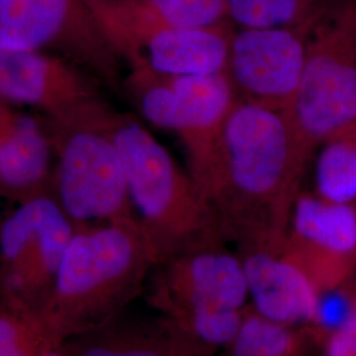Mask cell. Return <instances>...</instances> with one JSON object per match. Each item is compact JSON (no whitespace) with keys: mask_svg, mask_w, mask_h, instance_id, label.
Wrapping results in <instances>:
<instances>
[{"mask_svg":"<svg viewBox=\"0 0 356 356\" xmlns=\"http://www.w3.org/2000/svg\"><path fill=\"white\" fill-rule=\"evenodd\" d=\"M304 177L284 114L238 102L222 129L214 164L197 186L223 239L241 252L282 247Z\"/></svg>","mask_w":356,"mask_h":356,"instance_id":"1","label":"cell"},{"mask_svg":"<svg viewBox=\"0 0 356 356\" xmlns=\"http://www.w3.org/2000/svg\"><path fill=\"white\" fill-rule=\"evenodd\" d=\"M156 266L136 218L76 226L42 313L65 343L123 314Z\"/></svg>","mask_w":356,"mask_h":356,"instance_id":"2","label":"cell"},{"mask_svg":"<svg viewBox=\"0 0 356 356\" xmlns=\"http://www.w3.org/2000/svg\"><path fill=\"white\" fill-rule=\"evenodd\" d=\"M107 131L120 154L132 210L157 266L178 254L226 243L191 173L127 115L113 113Z\"/></svg>","mask_w":356,"mask_h":356,"instance_id":"3","label":"cell"},{"mask_svg":"<svg viewBox=\"0 0 356 356\" xmlns=\"http://www.w3.org/2000/svg\"><path fill=\"white\" fill-rule=\"evenodd\" d=\"M284 116L304 176L325 143L356 131V0H339L313 29L301 82Z\"/></svg>","mask_w":356,"mask_h":356,"instance_id":"4","label":"cell"},{"mask_svg":"<svg viewBox=\"0 0 356 356\" xmlns=\"http://www.w3.org/2000/svg\"><path fill=\"white\" fill-rule=\"evenodd\" d=\"M103 35L129 69L168 76L226 72L229 22L206 28L166 24L136 0H85Z\"/></svg>","mask_w":356,"mask_h":356,"instance_id":"5","label":"cell"},{"mask_svg":"<svg viewBox=\"0 0 356 356\" xmlns=\"http://www.w3.org/2000/svg\"><path fill=\"white\" fill-rule=\"evenodd\" d=\"M126 89L141 115L156 127L177 134L200 184L216 160L222 129L239 99L225 73L168 76L129 69Z\"/></svg>","mask_w":356,"mask_h":356,"instance_id":"6","label":"cell"},{"mask_svg":"<svg viewBox=\"0 0 356 356\" xmlns=\"http://www.w3.org/2000/svg\"><path fill=\"white\" fill-rule=\"evenodd\" d=\"M113 113L48 126L57 154L53 194L76 226L135 218L123 163L106 127Z\"/></svg>","mask_w":356,"mask_h":356,"instance_id":"7","label":"cell"},{"mask_svg":"<svg viewBox=\"0 0 356 356\" xmlns=\"http://www.w3.org/2000/svg\"><path fill=\"white\" fill-rule=\"evenodd\" d=\"M76 229L51 191L22 201L0 226V302L42 310Z\"/></svg>","mask_w":356,"mask_h":356,"instance_id":"8","label":"cell"},{"mask_svg":"<svg viewBox=\"0 0 356 356\" xmlns=\"http://www.w3.org/2000/svg\"><path fill=\"white\" fill-rule=\"evenodd\" d=\"M0 47L42 51L116 85L120 57L85 0H0Z\"/></svg>","mask_w":356,"mask_h":356,"instance_id":"9","label":"cell"},{"mask_svg":"<svg viewBox=\"0 0 356 356\" xmlns=\"http://www.w3.org/2000/svg\"><path fill=\"white\" fill-rule=\"evenodd\" d=\"M145 291L151 307L164 317L244 310L250 304L241 256L229 251L226 243L156 266Z\"/></svg>","mask_w":356,"mask_h":356,"instance_id":"10","label":"cell"},{"mask_svg":"<svg viewBox=\"0 0 356 356\" xmlns=\"http://www.w3.org/2000/svg\"><path fill=\"white\" fill-rule=\"evenodd\" d=\"M314 28H239L229 41L226 74L239 102L285 113L305 67Z\"/></svg>","mask_w":356,"mask_h":356,"instance_id":"11","label":"cell"},{"mask_svg":"<svg viewBox=\"0 0 356 356\" xmlns=\"http://www.w3.org/2000/svg\"><path fill=\"white\" fill-rule=\"evenodd\" d=\"M0 99L38 108L56 124L99 120L111 111L76 65L42 51L3 47Z\"/></svg>","mask_w":356,"mask_h":356,"instance_id":"12","label":"cell"},{"mask_svg":"<svg viewBox=\"0 0 356 356\" xmlns=\"http://www.w3.org/2000/svg\"><path fill=\"white\" fill-rule=\"evenodd\" d=\"M319 294L339 289L356 267V207L301 191L281 247Z\"/></svg>","mask_w":356,"mask_h":356,"instance_id":"13","label":"cell"},{"mask_svg":"<svg viewBox=\"0 0 356 356\" xmlns=\"http://www.w3.org/2000/svg\"><path fill=\"white\" fill-rule=\"evenodd\" d=\"M238 254L250 304L257 313L289 326H316L321 294L281 248L247 250Z\"/></svg>","mask_w":356,"mask_h":356,"instance_id":"14","label":"cell"},{"mask_svg":"<svg viewBox=\"0 0 356 356\" xmlns=\"http://www.w3.org/2000/svg\"><path fill=\"white\" fill-rule=\"evenodd\" d=\"M48 127L32 116L19 114L0 141V194L19 202L51 191V153Z\"/></svg>","mask_w":356,"mask_h":356,"instance_id":"15","label":"cell"},{"mask_svg":"<svg viewBox=\"0 0 356 356\" xmlns=\"http://www.w3.org/2000/svg\"><path fill=\"white\" fill-rule=\"evenodd\" d=\"M123 314L65 342V347L72 356H184L160 314L154 318Z\"/></svg>","mask_w":356,"mask_h":356,"instance_id":"16","label":"cell"},{"mask_svg":"<svg viewBox=\"0 0 356 356\" xmlns=\"http://www.w3.org/2000/svg\"><path fill=\"white\" fill-rule=\"evenodd\" d=\"M339 0H226L239 28H316Z\"/></svg>","mask_w":356,"mask_h":356,"instance_id":"17","label":"cell"},{"mask_svg":"<svg viewBox=\"0 0 356 356\" xmlns=\"http://www.w3.org/2000/svg\"><path fill=\"white\" fill-rule=\"evenodd\" d=\"M60 344L42 310L0 302V356H42Z\"/></svg>","mask_w":356,"mask_h":356,"instance_id":"18","label":"cell"},{"mask_svg":"<svg viewBox=\"0 0 356 356\" xmlns=\"http://www.w3.org/2000/svg\"><path fill=\"white\" fill-rule=\"evenodd\" d=\"M316 168L317 194L339 204L356 200V131L325 143Z\"/></svg>","mask_w":356,"mask_h":356,"instance_id":"19","label":"cell"},{"mask_svg":"<svg viewBox=\"0 0 356 356\" xmlns=\"http://www.w3.org/2000/svg\"><path fill=\"white\" fill-rule=\"evenodd\" d=\"M166 24L206 28L229 22L226 0H136Z\"/></svg>","mask_w":356,"mask_h":356,"instance_id":"20","label":"cell"},{"mask_svg":"<svg viewBox=\"0 0 356 356\" xmlns=\"http://www.w3.org/2000/svg\"><path fill=\"white\" fill-rule=\"evenodd\" d=\"M325 356H356V305L351 317L325 337Z\"/></svg>","mask_w":356,"mask_h":356,"instance_id":"21","label":"cell"},{"mask_svg":"<svg viewBox=\"0 0 356 356\" xmlns=\"http://www.w3.org/2000/svg\"><path fill=\"white\" fill-rule=\"evenodd\" d=\"M10 104L11 103L0 99V141L3 140L6 134L10 131V128L13 127L19 115V113L13 111Z\"/></svg>","mask_w":356,"mask_h":356,"instance_id":"22","label":"cell"},{"mask_svg":"<svg viewBox=\"0 0 356 356\" xmlns=\"http://www.w3.org/2000/svg\"><path fill=\"white\" fill-rule=\"evenodd\" d=\"M42 356H72L70 353L67 351V348L65 347V344H60V346H56L54 348L49 350L48 353H45Z\"/></svg>","mask_w":356,"mask_h":356,"instance_id":"23","label":"cell"},{"mask_svg":"<svg viewBox=\"0 0 356 356\" xmlns=\"http://www.w3.org/2000/svg\"><path fill=\"white\" fill-rule=\"evenodd\" d=\"M216 356H223V355H220V354H218V355H216Z\"/></svg>","mask_w":356,"mask_h":356,"instance_id":"24","label":"cell"}]
</instances>
